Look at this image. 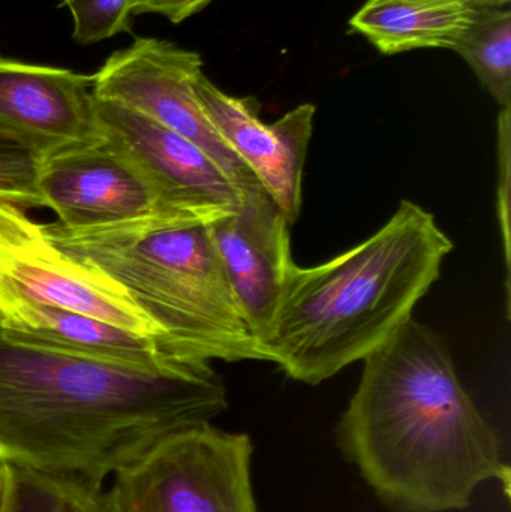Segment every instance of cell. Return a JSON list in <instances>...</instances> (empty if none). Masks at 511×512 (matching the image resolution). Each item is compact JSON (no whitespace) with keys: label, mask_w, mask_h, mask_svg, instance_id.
I'll return each instance as SVG.
<instances>
[{"label":"cell","mask_w":511,"mask_h":512,"mask_svg":"<svg viewBox=\"0 0 511 512\" xmlns=\"http://www.w3.org/2000/svg\"><path fill=\"white\" fill-rule=\"evenodd\" d=\"M290 230L261 183L242 192L236 212L209 222L231 288L263 348L294 264Z\"/></svg>","instance_id":"obj_11"},{"label":"cell","mask_w":511,"mask_h":512,"mask_svg":"<svg viewBox=\"0 0 511 512\" xmlns=\"http://www.w3.org/2000/svg\"><path fill=\"white\" fill-rule=\"evenodd\" d=\"M479 8H504L509 6L511 0H473Z\"/></svg>","instance_id":"obj_21"},{"label":"cell","mask_w":511,"mask_h":512,"mask_svg":"<svg viewBox=\"0 0 511 512\" xmlns=\"http://www.w3.org/2000/svg\"><path fill=\"white\" fill-rule=\"evenodd\" d=\"M38 162L15 144L0 140V201L21 209L44 207L36 188Z\"/></svg>","instance_id":"obj_18"},{"label":"cell","mask_w":511,"mask_h":512,"mask_svg":"<svg viewBox=\"0 0 511 512\" xmlns=\"http://www.w3.org/2000/svg\"><path fill=\"white\" fill-rule=\"evenodd\" d=\"M456 53L501 108H511V11L480 8Z\"/></svg>","instance_id":"obj_15"},{"label":"cell","mask_w":511,"mask_h":512,"mask_svg":"<svg viewBox=\"0 0 511 512\" xmlns=\"http://www.w3.org/2000/svg\"><path fill=\"white\" fill-rule=\"evenodd\" d=\"M95 111L104 143L144 177L162 218L209 224L236 212L245 189L191 141L119 102L95 96Z\"/></svg>","instance_id":"obj_7"},{"label":"cell","mask_w":511,"mask_h":512,"mask_svg":"<svg viewBox=\"0 0 511 512\" xmlns=\"http://www.w3.org/2000/svg\"><path fill=\"white\" fill-rule=\"evenodd\" d=\"M479 9L473 0H366L348 24L386 56L456 50Z\"/></svg>","instance_id":"obj_14"},{"label":"cell","mask_w":511,"mask_h":512,"mask_svg":"<svg viewBox=\"0 0 511 512\" xmlns=\"http://www.w3.org/2000/svg\"><path fill=\"white\" fill-rule=\"evenodd\" d=\"M36 188L66 228L162 218L144 177L104 141L38 164Z\"/></svg>","instance_id":"obj_12"},{"label":"cell","mask_w":511,"mask_h":512,"mask_svg":"<svg viewBox=\"0 0 511 512\" xmlns=\"http://www.w3.org/2000/svg\"><path fill=\"white\" fill-rule=\"evenodd\" d=\"M252 454L245 433L212 423L177 430L113 475L102 512H258Z\"/></svg>","instance_id":"obj_5"},{"label":"cell","mask_w":511,"mask_h":512,"mask_svg":"<svg viewBox=\"0 0 511 512\" xmlns=\"http://www.w3.org/2000/svg\"><path fill=\"white\" fill-rule=\"evenodd\" d=\"M0 140L38 164L104 141L93 78L0 54Z\"/></svg>","instance_id":"obj_9"},{"label":"cell","mask_w":511,"mask_h":512,"mask_svg":"<svg viewBox=\"0 0 511 512\" xmlns=\"http://www.w3.org/2000/svg\"><path fill=\"white\" fill-rule=\"evenodd\" d=\"M0 327L29 342L60 351L153 366L177 355L143 337L92 316L30 300L0 285Z\"/></svg>","instance_id":"obj_13"},{"label":"cell","mask_w":511,"mask_h":512,"mask_svg":"<svg viewBox=\"0 0 511 512\" xmlns=\"http://www.w3.org/2000/svg\"><path fill=\"white\" fill-rule=\"evenodd\" d=\"M510 155L511 108H501L498 116V219L507 270L510 268Z\"/></svg>","instance_id":"obj_19"},{"label":"cell","mask_w":511,"mask_h":512,"mask_svg":"<svg viewBox=\"0 0 511 512\" xmlns=\"http://www.w3.org/2000/svg\"><path fill=\"white\" fill-rule=\"evenodd\" d=\"M194 92L216 131L293 227L302 210L303 168L314 131L315 105H299L267 125L254 96L228 95L204 74L195 78Z\"/></svg>","instance_id":"obj_10"},{"label":"cell","mask_w":511,"mask_h":512,"mask_svg":"<svg viewBox=\"0 0 511 512\" xmlns=\"http://www.w3.org/2000/svg\"><path fill=\"white\" fill-rule=\"evenodd\" d=\"M213 0H132V14H158L179 24L198 14Z\"/></svg>","instance_id":"obj_20"},{"label":"cell","mask_w":511,"mask_h":512,"mask_svg":"<svg viewBox=\"0 0 511 512\" xmlns=\"http://www.w3.org/2000/svg\"><path fill=\"white\" fill-rule=\"evenodd\" d=\"M0 285L30 300L92 316L150 337L168 351L161 330L123 286L63 254L47 239L42 224L29 218L21 207L3 201H0Z\"/></svg>","instance_id":"obj_8"},{"label":"cell","mask_w":511,"mask_h":512,"mask_svg":"<svg viewBox=\"0 0 511 512\" xmlns=\"http://www.w3.org/2000/svg\"><path fill=\"white\" fill-rule=\"evenodd\" d=\"M2 512H102L101 489L5 465Z\"/></svg>","instance_id":"obj_16"},{"label":"cell","mask_w":511,"mask_h":512,"mask_svg":"<svg viewBox=\"0 0 511 512\" xmlns=\"http://www.w3.org/2000/svg\"><path fill=\"white\" fill-rule=\"evenodd\" d=\"M3 498H5V466L0 463V512H2Z\"/></svg>","instance_id":"obj_22"},{"label":"cell","mask_w":511,"mask_h":512,"mask_svg":"<svg viewBox=\"0 0 511 512\" xmlns=\"http://www.w3.org/2000/svg\"><path fill=\"white\" fill-rule=\"evenodd\" d=\"M453 242L402 201L374 236L315 267L288 270L264 349L294 381L318 385L365 360L413 318Z\"/></svg>","instance_id":"obj_3"},{"label":"cell","mask_w":511,"mask_h":512,"mask_svg":"<svg viewBox=\"0 0 511 512\" xmlns=\"http://www.w3.org/2000/svg\"><path fill=\"white\" fill-rule=\"evenodd\" d=\"M363 361L336 442L387 508L462 511L486 481L509 490L503 442L435 331L410 318Z\"/></svg>","instance_id":"obj_2"},{"label":"cell","mask_w":511,"mask_h":512,"mask_svg":"<svg viewBox=\"0 0 511 512\" xmlns=\"http://www.w3.org/2000/svg\"><path fill=\"white\" fill-rule=\"evenodd\" d=\"M42 230L63 254L123 286L161 330L171 354L270 361L234 295L209 224L149 218L66 228L56 221Z\"/></svg>","instance_id":"obj_4"},{"label":"cell","mask_w":511,"mask_h":512,"mask_svg":"<svg viewBox=\"0 0 511 512\" xmlns=\"http://www.w3.org/2000/svg\"><path fill=\"white\" fill-rule=\"evenodd\" d=\"M228 408L210 361L99 360L0 327V463L95 489L170 433Z\"/></svg>","instance_id":"obj_1"},{"label":"cell","mask_w":511,"mask_h":512,"mask_svg":"<svg viewBox=\"0 0 511 512\" xmlns=\"http://www.w3.org/2000/svg\"><path fill=\"white\" fill-rule=\"evenodd\" d=\"M71 12L74 38L95 44L131 29L132 0H60Z\"/></svg>","instance_id":"obj_17"},{"label":"cell","mask_w":511,"mask_h":512,"mask_svg":"<svg viewBox=\"0 0 511 512\" xmlns=\"http://www.w3.org/2000/svg\"><path fill=\"white\" fill-rule=\"evenodd\" d=\"M203 59L158 38H137L111 54L93 75V95L119 102L152 117L209 155L240 189L257 185V177L216 131L194 92Z\"/></svg>","instance_id":"obj_6"}]
</instances>
